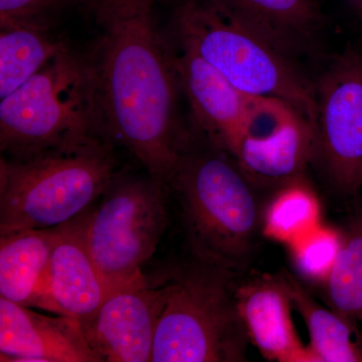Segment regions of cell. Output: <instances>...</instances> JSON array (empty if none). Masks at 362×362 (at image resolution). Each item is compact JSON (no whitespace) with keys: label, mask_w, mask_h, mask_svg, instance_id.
Wrapping results in <instances>:
<instances>
[{"label":"cell","mask_w":362,"mask_h":362,"mask_svg":"<svg viewBox=\"0 0 362 362\" xmlns=\"http://www.w3.org/2000/svg\"><path fill=\"white\" fill-rule=\"evenodd\" d=\"M106 25L108 33L95 66L107 133L168 187L192 132L178 115L181 89L173 56L150 11Z\"/></svg>","instance_id":"obj_1"},{"label":"cell","mask_w":362,"mask_h":362,"mask_svg":"<svg viewBox=\"0 0 362 362\" xmlns=\"http://www.w3.org/2000/svg\"><path fill=\"white\" fill-rule=\"evenodd\" d=\"M192 258L247 273L261 233L258 190L226 150L192 130L168 183Z\"/></svg>","instance_id":"obj_2"},{"label":"cell","mask_w":362,"mask_h":362,"mask_svg":"<svg viewBox=\"0 0 362 362\" xmlns=\"http://www.w3.org/2000/svg\"><path fill=\"white\" fill-rule=\"evenodd\" d=\"M106 140L96 66L68 49L1 99L0 147L6 158Z\"/></svg>","instance_id":"obj_3"},{"label":"cell","mask_w":362,"mask_h":362,"mask_svg":"<svg viewBox=\"0 0 362 362\" xmlns=\"http://www.w3.org/2000/svg\"><path fill=\"white\" fill-rule=\"evenodd\" d=\"M180 44L194 51L237 89L280 100L312 124L313 78L298 62L235 20L216 0H183L175 14Z\"/></svg>","instance_id":"obj_4"},{"label":"cell","mask_w":362,"mask_h":362,"mask_svg":"<svg viewBox=\"0 0 362 362\" xmlns=\"http://www.w3.org/2000/svg\"><path fill=\"white\" fill-rule=\"evenodd\" d=\"M110 141L25 159L1 157L0 235L54 228L88 211L120 175Z\"/></svg>","instance_id":"obj_5"},{"label":"cell","mask_w":362,"mask_h":362,"mask_svg":"<svg viewBox=\"0 0 362 362\" xmlns=\"http://www.w3.org/2000/svg\"><path fill=\"white\" fill-rule=\"evenodd\" d=\"M239 276L194 259L168 271L152 362L246 361L251 342L235 305Z\"/></svg>","instance_id":"obj_6"},{"label":"cell","mask_w":362,"mask_h":362,"mask_svg":"<svg viewBox=\"0 0 362 362\" xmlns=\"http://www.w3.org/2000/svg\"><path fill=\"white\" fill-rule=\"evenodd\" d=\"M168 188L160 181L119 175L88 214L90 256L107 292L142 275L168 226Z\"/></svg>","instance_id":"obj_7"},{"label":"cell","mask_w":362,"mask_h":362,"mask_svg":"<svg viewBox=\"0 0 362 362\" xmlns=\"http://www.w3.org/2000/svg\"><path fill=\"white\" fill-rule=\"evenodd\" d=\"M313 84L311 164L337 194L356 197L362 188V54L352 47L334 54Z\"/></svg>","instance_id":"obj_8"},{"label":"cell","mask_w":362,"mask_h":362,"mask_svg":"<svg viewBox=\"0 0 362 362\" xmlns=\"http://www.w3.org/2000/svg\"><path fill=\"white\" fill-rule=\"evenodd\" d=\"M180 47L173 62L194 127L221 148L228 150L240 136L291 108L280 100L242 92L199 54Z\"/></svg>","instance_id":"obj_9"},{"label":"cell","mask_w":362,"mask_h":362,"mask_svg":"<svg viewBox=\"0 0 362 362\" xmlns=\"http://www.w3.org/2000/svg\"><path fill=\"white\" fill-rule=\"evenodd\" d=\"M168 290L142 274L107 292L96 315L83 326L101 362H152L154 339Z\"/></svg>","instance_id":"obj_10"},{"label":"cell","mask_w":362,"mask_h":362,"mask_svg":"<svg viewBox=\"0 0 362 362\" xmlns=\"http://www.w3.org/2000/svg\"><path fill=\"white\" fill-rule=\"evenodd\" d=\"M226 151L259 192H274L305 176L311 164V125L290 110L240 136Z\"/></svg>","instance_id":"obj_11"},{"label":"cell","mask_w":362,"mask_h":362,"mask_svg":"<svg viewBox=\"0 0 362 362\" xmlns=\"http://www.w3.org/2000/svg\"><path fill=\"white\" fill-rule=\"evenodd\" d=\"M235 305L250 342L269 361L315 362L293 323L291 297L283 273L237 278Z\"/></svg>","instance_id":"obj_12"},{"label":"cell","mask_w":362,"mask_h":362,"mask_svg":"<svg viewBox=\"0 0 362 362\" xmlns=\"http://www.w3.org/2000/svg\"><path fill=\"white\" fill-rule=\"evenodd\" d=\"M1 361L100 362L82 326L65 315H42L0 297Z\"/></svg>","instance_id":"obj_13"},{"label":"cell","mask_w":362,"mask_h":362,"mask_svg":"<svg viewBox=\"0 0 362 362\" xmlns=\"http://www.w3.org/2000/svg\"><path fill=\"white\" fill-rule=\"evenodd\" d=\"M90 209L59 226L49 266L54 313L76 319L82 327L96 315L107 294L86 237Z\"/></svg>","instance_id":"obj_14"},{"label":"cell","mask_w":362,"mask_h":362,"mask_svg":"<svg viewBox=\"0 0 362 362\" xmlns=\"http://www.w3.org/2000/svg\"><path fill=\"white\" fill-rule=\"evenodd\" d=\"M290 58L318 56L327 23L321 0H216Z\"/></svg>","instance_id":"obj_15"},{"label":"cell","mask_w":362,"mask_h":362,"mask_svg":"<svg viewBox=\"0 0 362 362\" xmlns=\"http://www.w3.org/2000/svg\"><path fill=\"white\" fill-rule=\"evenodd\" d=\"M59 226L0 235V297L54 312L49 266Z\"/></svg>","instance_id":"obj_16"},{"label":"cell","mask_w":362,"mask_h":362,"mask_svg":"<svg viewBox=\"0 0 362 362\" xmlns=\"http://www.w3.org/2000/svg\"><path fill=\"white\" fill-rule=\"evenodd\" d=\"M293 307L309 333V351L315 362H362L358 322L314 299L308 288L293 273L283 271Z\"/></svg>","instance_id":"obj_17"},{"label":"cell","mask_w":362,"mask_h":362,"mask_svg":"<svg viewBox=\"0 0 362 362\" xmlns=\"http://www.w3.org/2000/svg\"><path fill=\"white\" fill-rule=\"evenodd\" d=\"M68 47L45 32V25L28 23L1 28L0 98L28 82Z\"/></svg>","instance_id":"obj_18"},{"label":"cell","mask_w":362,"mask_h":362,"mask_svg":"<svg viewBox=\"0 0 362 362\" xmlns=\"http://www.w3.org/2000/svg\"><path fill=\"white\" fill-rule=\"evenodd\" d=\"M321 214L318 194L303 176L273 192L262 209L261 233L288 246L322 223Z\"/></svg>","instance_id":"obj_19"},{"label":"cell","mask_w":362,"mask_h":362,"mask_svg":"<svg viewBox=\"0 0 362 362\" xmlns=\"http://www.w3.org/2000/svg\"><path fill=\"white\" fill-rule=\"evenodd\" d=\"M334 269L323 286L327 306L362 323V204L354 209L344 228Z\"/></svg>","instance_id":"obj_20"},{"label":"cell","mask_w":362,"mask_h":362,"mask_svg":"<svg viewBox=\"0 0 362 362\" xmlns=\"http://www.w3.org/2000/svg\"><path fill=\"white\" fill-rule=\"evenodd\" d=\"M342 238L341 228L321 223L288 245L294 275L304 284L322 288L337 264Z\"/></svg>","instance_id":"obj_21"},{"label":"cell","mask_w":362,"mask_h":362,"mask_svg":"<svg viewBox=\"0 0 362 362\" xmlns=\"http://www.w3.org/2000/svg\"><path fill=\"white\" fill-rule=\"evenodd\" d=\"M64 0H0L1 28L28 23L45 25L47 13L61 6Z\"/></svg>","instance_id":"obj_22"},{"label":"cell","mask_w":362,"mask_h":362,"mask_svg":"<svg viewBox=\"0 0 362 362\" xmlns=\"http://www.w3.org/2000/svg\"><path fill=\"white\" fill-rule=\"evenodd\" d=\"M86 4L96 11L98 16L105 23L134 16V14L147 13L151 9L153 0H84Z\"/></svg>","instance_id":"obj_23"}]
</instances>
